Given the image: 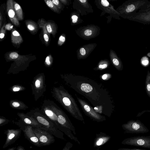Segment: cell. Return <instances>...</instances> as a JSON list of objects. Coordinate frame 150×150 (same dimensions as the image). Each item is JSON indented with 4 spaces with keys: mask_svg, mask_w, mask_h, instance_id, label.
I'll return each mask as SVG.
<instances>
[{
    "mask_svg": "<svg viewBox=\"0 0 150 150\" xmlns=\"http://www.w3.org/2000/svg\"><path fill=\"white\" fill-rule=\"evenodd\" d=\"M66 79L70 87L87 98L94 108H100L105 115L111 116L114 110L113 100L102 85L91 79L72 74Z\"/></svg>",
    "mask_w": 150,
    "mask_h": 150,
    "instance_id": "6da1fadb",
    "label": "cell"
},
{
    "mask_svg": "<svg viewBox=\"0 0 150 150\" xmlns=\"http://www.w3.org/2000/svg\"><path fill=\"white\" fill-rule=\"evenodd\" d=\"M60 100L63 105L71 115L75 119L84 121L81 111L72 96L66 91H60Z\"/></svg>",
    "mask_w": 150,
    "mask_h": 150,
    "instance_id": "7a4b0ae2",
    "label": "cell"
},
{
    "mask_svg": "<svg viewBox=\"0 0 150 150\" xmlns=\"http://www.w3.org/2000/svg\"><path fill=\"white\" fill-rule=\"evenodd\" d=\"M148 0H129L123 5L120 12L125 18L134 15L139 10L146 6L149 2Z\"/></svg>",
    "mask_w": 150,
    "mask_h": 150,
    "instance_id": "3957f363",
    "label": "cell"
},
{
    "mask_svg": "<svg viewBox=\"0 0 150 150\" xmlns=\"http://www.w3.org/2000/svg\"><path fill=\"white\" fill-rule=\"evenodd\" d=\"M125 133L129 134L144 133L149 132L148 128L140 121L131 120L122 125Z\"/></svg>",
    "mask_w": 150,
    "mask_h": 150,
    "instance_id": "277c9868",
    "label": "cell"
},
{
    "mask_svg": "<svg viewBox=\"0 0 150 150\" xmlns=\"http://www.w3.org/2000/svg\"><path fill=\"white\" fill-rule=\"evenodd\" d=\"M75 95L85 115L97 121H102L105 120V116L96 112L93 108L84 100L79 97L76 94Z\"/></svg>",
    "mask_w": 150,
    "mask_h": 150,
    "instance_id": "5b68a950",
    "label": "cell"
},
{
    "mask_svg": "<svg viewBox=\"0 0 150 150\" xmlns=\"http://www.w3.org/2000/svg\"><path fill=\"white\" fill-rule=\"evenodd\" d=\"M122 144L150 149V136H138L124 139Z\"/></svg>",
    "mask_w": 150,
    "mask_h": 150,
    "instance_id": "8992f818",
    "label": "cell"
},
{
    "mask_svg": "<svg viewBox=\"0 0 150 150\" xmlns=\"http://www.w3.org/2000/svg\"><path fill=\"white\" fill-rule=\"evenodd\" d=\"M36 119L47 131L58 138L64 139L63 133L57 128L54 123L42 116H38Z\"/></svg>",
    "mask_w": 150,
    "mask_h": 150,
    "instance_id": "52a82bcc",
    "label": "cell"
},
{
    "mask_svg": "<svg viewBox=\"0 0 150 150\" xmlns=\"http://www.w3.org/2000/svg\"><path fill=\"white\" fill-rule=\"evenodd\" d=\"M32 129L38 138L41 146L48 145L54 142V137L47 131L37 128Z\"/></svg>",
    "mask_w": 150,
    "mask_h": 150,
    "instance_id": "ba28073f",
    "label": "cell"
},
{
    "mask_svg": "<svg viewBox=\"0 0 150 150\" xmlns=\"http://www.w3.org/2000/svg\"><path fill=\"white\" fill-rule=\"evenodd\" d=\"M127 19L144 25H150V10L144 11L139 10L134 15Z\"/></svg>",
    "mask_w": 150,
    "mask_h": 150,
    "instance_id": "9c48e42d",
    "label": "cell"
},
{
    "mask_svg": "<svg viewBox=\"0 0 150 150\" xmlns=\"http://www.w3.org/2000/svg\"><path fill=\"white\" fill-rule=\"evenodd\" d=\"M7 11L12 23L16 26L19 25V23L15 10L14 2L12 0H8L7 2Z\"/></svg>",
    "mask_w": 150,
    "mask_h": 150,
    "instance_id": "30bf717a",
    "label": "cell"
},
{
    "mask_svg": "<svg viewBox=\"0 0 150 150\" xmlns=\"http://www.w3.org/2000/svg\"><path fill=\"white\" fill-rule=\"evenodd\" d=\"M57 116L58 122L62 127L75 132L74 127L69 118L64 113L61 111H59Z\"/></svg>",
    "mask_w": 150,
    "mask_h": 150,
    "instance_id": "8fae6325",
    "label": "cell"
},
{
    "mask_svg": "<svg viewBox=\"0 0 150 150\" xmlns=\"http://www.w3.org/2000/svg\"><path fill=\"white\" fill-rule=\"evenodd\" d=\"M21 131L20 129H8L7 131V137L3 148H5L14 142L20 136Z\"/></svg>",
    "mask_w": 150,
    "mask_h": 150,
    "instance_id": "7c38bea8",
    "label": "cell"
},
{
    "mask_svg": "<svg viewBox=\"0 0 150 150\" xmlns=\"http://www.w3.org/2000/svg\"><path fill=\"white\" fill-rule=\"evenodd\" d=\"M31 126H28L26 127L24 132L27 138L35 145L40 147V145L39 140L32 129Z\"/></svg>",
    "mask_w": 150,
    "mask_h": 150,
    "instance_id": "4fadbf2b",
    "label": "cell"
},
{
    "mask_svg": "<svg viewBox=\"0 0 150 150\" xmlns=\"http://www.w3.org/2000/svg\"><path fill=\"white\" fill-rule=\"evenodd\" d=\"M11 39L12 42L16 45L21 44L23 41L22 38L19 33L14 30L11 33Z\"/></svg>",
    "mask_w": 150,
    "mask_h": 150,
    "instance_id": "5bb4252c",
    "label": "cell"
},
{
    "mask_svg": "<svg viewBox=\"0 0 150 150\" xmlns=\"http://www.w3.org/2000/svg\"><path fill=\"white\" fill-rule=\"evenodd\" d=\"M14 6L16 14L18 20H22L23 19V13L22 8L20 5L16 2L14 1Z\"/></svg>",
    "mask_w": 150,
    "mask_h": 150,
    "instance_id": "9a60e30c",
    "label": "cell"
},
{
    "mask_svg": "<svg viewBox=\"0 0 150 150\" xmlns=\"http://www.w3.org/2000/svg\"><path fill=\"white\" fill-rule=\"evenodd\" d=\"M145 89L148 96L150 98V72L148 71L145 80Z\"/></svg>",
    "mask_w": 150,
    "mask_h": 150,
    "instance_id": "2e32d148",
    "label": "cell"
},
{
    "mask_svg": "<svg viewBox=\"0 0 150 150\" xmlns=\"http://www.w3.org/2000/svg\"><path fill=\"white\" fill-rule=\"evenodd\" d=\"M47 5L52 10L55 12H58V9L57 7L53 3L52 1L50 0H45Z\"/></svg>",
    "mask_w": 150,
    "mask_h": 150,
    "instance_id": "e0dca14e",
    "label": "cell"
},
{
    "mask_svg": "<svg viewBox=\"0 0 150 150\" xmlns=\"http://www.w3.org/2000/svg\"><path fill=\"white\" fill-rule=\"evenodd\" d=\"M108 66V65L106 63H103V64H100L99 65L98 67L95 68V70H102L106 68Z\"/></svg>",
    "mask_w": 150,
    "mask_h": 150,
    "instance_id": "ac0fdd59",
    "label": "cell"
},
{
    "mask_svg": "<svg viewBox=\"0 0 150 150\" xmlns=\"http://www.w3.org/2000/svg\"><path fill=\"white\" fill-rule=\"evenodd\" d=\"M46 27L48 33H51L54 32V26L52 24L50 23L46 25Z\"/></svg>",
    "mask_w": 150,
    "mask_h": 150,
    "instance_id": "d6986e66",
    "label": "cell"
},
{
    "mask_svg": "<svg viewBox=\"0 0 150 150\" xmlns=\"http://www.w3.org/2000/svg\"><path fill=\"white\" fill-rule=\"evenodd\" d=\"M34 24L32 23H28L27 25L28 29L31 31H33L35 30L36 28Z\"/></svg>",
    "mask_w": 150,
    "mask_h": 150,
    "instance_id": "ffe728a7",
    "label": "cell"
},
{
    "mask_svg": "<svg viewBox=\"0 0 150 150\" xmlns=\"http://www.w3.org/2000/svg\"><path fill=\"white\" fill-rule=\"evenodd\" d=\"M112 75L109 74H105L102 75L101 78L103 80H108L111 78Z\"/></svg>",
    "mask_w": 150,
    "mask_h": 150,
    "instance_id": "44dd1931",
    "label": "cell"
},
{
    "mask_svg": "<svg viewBox=\"0 0 150 150\" xmlns=\"http://www.w3.org/2000/svg\"><path fill=\"white\" fill-rule=\"evenodd\" d=\"M10 57L12 59H16L18 57V54L16 52H12L9 55Z\"/></svg>",
    "mask_w": 150,
    "mask_h": 150,
    "instance_id": "7402d4cb",
    "label": "cell"
},
{
    "mask_svg": "<svg viewBox=\"0 0 150 150\" xmlns=\"http://www.w3.org/2000/svg\"><path fill=\"white\" fill-rule=\"evenodd\" d=\"M150 10V1L147 4L144 6L143 8L139 10L141 11H147Z\"/></svg>",
    "mask_w": 150,
    "mask_h": 150,
    "instance_id": "603a6c76",
    "label": "cell"
},
{
    "mask_svg": "<svg viewBox=\"0 0 150 150\" xmlns=\"http://www.w3.org/2000/svg\"><path fill=\"white\" fill-rule=\"evenodd\" d=\"M65 38L62 35H61L59 38L58 44L59 45H61L65 42Z\"/></svg>",
    "mask_w": 150,
    "mask_h": 150,
    "instance_id": "cb8c5ba5",
    "label": "cell"
},
{
    "mask_svg": "<svg viewBox=\"0 0 150 150\" xmlns=\"http://www.w3.org/2000/svg\"><path fill=\"white\" fill-rule=\"evenodd\" d=\"M4 26H3L1 30L0 34V38L1 39L3 38L5 36V30H4Z\"/></svg>",
    "mask_w": 150,
    "mask_h": 150,
    "instance_id": "d4e9b609",
    "label": "cell"
},
{
    "mask_svg": "<svg viewBox=\"0 0 150 150\" xmlns=\"http://www.w3.org/2000/svg\"><path fill=\"white\" fill-rule=\"evenodd\" d=\"M101 3L102 5L104 6L107 7L109 6V2L106 0H102Z\"/></svg>",
    "mask_w": 150,
    "mask_h": 150,
    "instance_id": "484cf974",
    "label": "cell"
},
{
    "mask_svg": "<svg viewBox=\"0 0 150 150\" xmlns=\"http://www.w3.org/2000/svg\"><path fill=\"white\" fill-rule=\"evenodd\" d=\"M13 26L10 23L7 24L5 26V28L6 29L10 30L13 28Z\"/></svg>",
    "mask_w": 150,
    "mask_h": 150,
    "instance_id": "4316f807",
    "label": "cell"
},
{
    "mask_svg": "<svg viewBox=\"0 0 150 150\" xmlns=\"http://www.w3.org/2000/svg\"><path fill=\"white\" fill-rule=\"evenodd\" d=\"M92 34V31L89 29L86 30L84 32V34L86 36H90Z\"/></svg>",
    "mask_w": 150,
    "mask_h": 150,
    "instance_id": "83f0119b",
    "label": "cell"
},
{
    "mask_svg": "<svg viewBox=\"0 0 150 150\" xmlns=\"http://www.w3.org/2000/svg\"><path fill=\"white\" fill-rule=\"evenodd\" d=\"M53 3L57 7L59 8V2L58 0H53L52 1Z\"/></svg>",
    "mask_w": 150,
    "mask_h": 150,
    "instance_id": "f1b7e54d",
    "label": "cell"
},
{
    "mask_svg": "<svg viewBox=\"0 0 150 150\" xmlns=\"http://www.w3.org/2000/svg\"><path fill=\"white\" fill-rule=\"evenodd\" d=\"M50 59V56H48L46 58L45 62L48 65H50L51 64Z\"/></svg>",
    "mask_w": 150,
    "mask_h": 150,
    "instance_id": "f546056e",
    "label": "cell"
},
{
    "mask_svg": "<svg viewBox=\"0 0 150 150\" xmlns=\"http://www.w3.org/2000/svg\"><path fill=\"white\" fill-rule=\"evenodd\" d=\"M104 140L102 138H100L96 142V145L98 146H100L102 144Z\"/></svg>",
    "mask_w": 150,
    "mask_h": 150,
    "instance_id": "4dcf8cb0",
    "label": "cell"
},
{
    "mask_svg": "<svg viewBox=\"0 0 150 150\" xmlns=\"http://www.w3.org/2000/svg\"><path fill=\"white\" fill-rule=\"evenodd\" d=\"M43 37L45 40L47 42H48L49 40V38L47 34L44 33Z\"/></svg>",
    "mask_w": 150,
    "mask_h": 150,
    "instance_id": "1f68e13d",
    "label": "cell"
},
{
    "mask_svg": "<svg viewBox=\"0 0 150 150\" xmlns=\"http://www.w3.org/2000/svg\"><path fill=\"white\" fill-rule=\"evenodd\" d=\"M71 18L72 19V22L73 23H75L77 22L78 17L76 16L73 15L72 16Z\"/></svg>",
    "mask_w": 150,
    "mask_h": 150,
    "instance_id": "d6a6232c",
    "label": "cell"
},
{
    "mask_svg": "<svg viewBox=\"0 0 150 150\" xmlns=\"http://www.w3.org/2000/svg\"><path fill=\"white\" fill-rule=\"evenodd\" d=\"M118 150H144L142 149H131L128 148H123L119 149Z\"/></svg>",
    "mask_w": 150,
    "mask_h": 150,
    "instance_id": "836d02e7",
    "label": "cell"
},
{
    "mask_svg": "<svg viewBox=\"0 0 150 150\" xmlns=\"http://www.w3.org/2000/svg\"><path fill=\"white\" fill-rule=\"evenodd\" d=\"M80 52L81 54L83 56H84L86 54V52L85 50L83 48H81L80 49Z\"/></svg>",
    "mask_w": 150,
    "mask_h": 150,
    "instance_id": "e575fe53",
    "label": "cell"
},
{
    "mask_svg": "<svg viewBox=\"0 0 150 150\" xmlns=\"http://www.w3.org/2000/svg\"><path fill=\"white\" fill-rule=\"evenodd\" d=\"M40 81L39 80H37L35 83V85L36 87L39 88L40 86Z\"/></svg>",
    "mask_w": 150,
    "mask_h": 150,
    "instance_id": "d590c367",
    "label": "cell"
},
{
    "mask_svg": "<svg viewBox=\"0 0 150 150\" xmlns=\"http://www.w3.org/2000/svg\"><path fill=\"white\" fill-rule=\"evenodd\" d=\"M12 105L14 107H18L19 106V103L17 102H14L12 103Z\"/></svg>",
    "mask_w": 150,
    "mask_h": 150,
    "instance_id": "8d00e7d4",
    "label": "cell"
},
{
    "mask_svg": "<svg viewBox=\"0 0 150 150\" xmlns=\"http://www.w3.org/2000/svg\"><path fill=\"white\" fill-rule=\"evenodd\" d=\"M19 90H20V88H18V87L14 88L13 89V90L14 91H19Z\"/></svg>",
    "mask_w": 150,
    "mask_h": 150,
    "instance_id": "74e56055",
    "label": "cell"
},
{
    "mask_svg": "<svg viewBox=\"0 0 150 150\" xmlns=\"http://www.w3.org/2000/svg\"><path fill=\"white\" fill-rule=\"evenodd\" d=\"M69 147L68 146V145L67 144H66V146L63 149V150H69Z\"/></svg>",
    "mask_w": 150,
    "mask_h": 150,
    "instance_id": "f35d334b",
    "label": "cell"
},
{
    "mask_svg": "<svg viewBox=\"0 0 150 150\" xmlns=\"http://www.w3.org/2000/svg\"><path fill=\"white\" fill-rule=\"evenodd\" d=\"M17 150H25L24 148L22 146H19L17 148Z\"/></svg>",
    "mask_w": 150,
    "mask_h": 150,
    "instance_id": "ab89813d",
    "label": "cell"
},
{
    "mask_svg": "<svg viewBox=\"0 0 150 150\" xmlns=\"http://www.w3.org/2000/svg\"><path fill=\"white\" fill-rule=\"evenodd\" d=\"M79 1H81L82 3H85V2L86 1V0H79Z\"/></svg>",
    "mask_w": 150,
    "mask_h": 150,
    "instance_id": "60d3db41",
    "label": "cell"
},
{
    "mask_svg": "<svg viewBox=\"0 0 150 150\" xmlns=\"http://www.w3.org/2000/svg\"><path fill=\"white\" fill-rule=\"evenodd\" d=\"M147 56L148 57H150V52H148L147 54Z\"/></svg>",
    "mask_w": 150,
    "mask_h": 150,
    "instance_id": "b9f144b4",
    "label": "cell"
},
{
    "mask_svg": "<svg viewBox=\"0 0 150 150\" xmlns=\"http://www.w3.org/2000/svg\"><path fill=\"white\" fill-rule=\"evenodd\" d=\"M15 147H13L12 148H10L8 149V150H15Z\"/></svg>",
    "mask_w": 150,
    "mask_h": 150,
    "instance_id": "7bdbcfd3",
    "label": "cell"
}]
</instances>
